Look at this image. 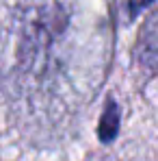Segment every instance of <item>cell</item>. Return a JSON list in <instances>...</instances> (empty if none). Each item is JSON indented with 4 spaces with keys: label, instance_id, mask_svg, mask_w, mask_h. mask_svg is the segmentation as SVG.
Instances as JSON below:
<instances>
[{
    "label": "cell",
    "instance_id": "2",
    "mask_svg": "<svg viewBox=\"0 0 158 161\" xmlns=\"http://www.w3.org/2000/svg\"><path fill=\"white\" fill-rule=\"evenodd\" d=\"M119 122H121V113H119V107L115 100H108L104 113L100 118V126H98V135L102 142H113L117 133H119Z\"/></svg>",
    "mask_w": 158,
    "mask_h": 161
},
{
    "label": "cell",
    "instance_id": "3",
    "mask_svg": "<svg viewBox=\"0 0 158 161\" xmlns=\"http://www.w3.org/2000/svg\"><path fill=\"white\" fill-rule=\"evenodd\" d=\"M150 2H152V0H126V4H124V7H126V18H128V20H134Z\"/></svg>",
    "mask_w": 158,
    "mask_h": 161
},
{
    "label": "cell",
    "instance_id": "1",
    "mask_svg": "<svg viewBox=\"0 0 158 161\" xmlns=\"http://www.w3.org/2000/svg\"><path fill=\"white\" fill-rule=\"evenodd\" d=\"M134 54L147 72L158 74V11H154L143 22L134 46Z\"/></svg>",
    "mask_w": 158,
    "mask_h": 161
}]
</instances>
